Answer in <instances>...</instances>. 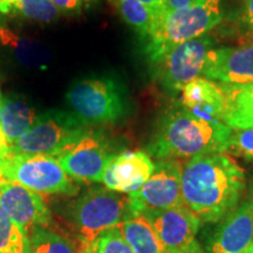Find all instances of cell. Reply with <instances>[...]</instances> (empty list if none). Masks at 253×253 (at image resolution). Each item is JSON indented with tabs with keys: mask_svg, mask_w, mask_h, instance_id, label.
Instances as JSON below:
<instances>
[{
	"mask_svg": "<svg viewBox=\"0 0 253 253\" xmlns=\"http://www.w3.org/2000/svg\"><path fill=\"white\" fill-rule=\"evenodd\" d=\"M214 40L209 34L173 47L153 63L155 77L169 95H178L185 84L202 75V71Z\"/></svg>",
	"mask_w": 253,
	"mask_h": 253,
	"instance_id": "cell-8",
	"label": "cell"
},
{
	"mask_svg": "<svg viewBox=\"0 0 253 253\" xmlns=\"http://www.w3.org/2000/svg\"><path fill=\"white\" fill-rule=\"evenodd\" d=\"M0 207L27 235L36 226L46 227L52 220L39 194L4 177H0Z\"/></svg>",
	"mask_w": 253,
	"mask_h": 253,
	"instance_id": "cell-13",
	"label": "cell"
},
{
	"mask_svg": "<svg viewBox=\"0 0 253 253\" xmlns=\"http://www.w3.org/2000/svg\"><path fill=\"white\" fill-rule=\"evenodd\" d=\"M114 156L106 137L88 129L54 157L74 181L99 183L102 182L104 170Z\"/></svg>",
	"mask_w": 253,
	"mask_h": 253,
	"instance_id": "cell-10",
	"label": "cell"
},
{
	"mask_svg": "<svg viewBox=\"0 0 253 253\" xmlns=\"http://www.w3.org/2000/svg\"><path fill=\"white\" fill-rule=\"evenodd\" d=\"M0 43L7 47L17 61L25 67L45 69L50 60L47 47L30 38L19 36L4 25H0Z\"/></svg>",
	"mask_w": 253,
	"mask_h": 253,
	"instance_id": "cell-18",
	"label": "cell"
},
{
	"mask_svg": "<svg viewBox=\"0 0 253 253\" xmlns=\"http://www.w3.org/2000/svg\"><path fill=\"white\" fill-rule=\"evenodd\" d=\"M0 253H30L28 235L0 207Z\"/></svg>",
	"mask_w": 253,
	"mask_h": 253,
	"instance_id": "cell-23",
	"label": "cell"
},
{
	"mask_svg": "<svg viewBox=\"0 0 253 253\" xmlns=\"http://www.w3.org/2000/svg\"><path fill=\"white\" fill-rule=\"evenodd\" d=\"M17 0H0V13L9 14L13 13V8Z\"/></svg>",
	"mask_w": 253,
	"mask_h": 253,
	"instance_id": "cell-30",
	"label": "cell"
},
{
	"mask_svg": "<svg viewBox=\"0 0 253 253\" xmlns=\"http://www.w3.org/2000/svg\"><path fill=\"white\" fill-rule=\"evenodd\" d=\"M66 101L71 113L86 126L121 121L128 109L126 89L121 82L110 77H90L73 82Z\"/></svg>",
	"mask_w": 253,
	"mask_h": 253,
	"instance_id": "cell-4",
	"label": "cell"
},
{
	"mask_svg": "<svg viewBox=\"0 0 253 253\" xmlns=\"http://www.w3.org/2000/svg\"><path fill=\"white\" fill-rule=\"evenodd\" d=\"M78 253H134V251L126 242L119 225L101 232L89 244L79 246Z\"/></svg>",
	"mask_w": 253,
	"mask_h": 253,
	"instance_id": "cell-24",
	"label": "cell"
},
{
	"mask_svg": "<svg viewBox=\"0 0 253 253\" xmlns=\"http://www.w3.org/2000/svg\"><path fill=\"white\" fill-rule=\"evenodd\" d=\"M154 170L155 162L147 153L125 151L110 161L103 172L102 183L110 191L129 195L140 189Z\"/></svg>",
	"mask_w": 253,
	"mask_h": 253,
	"instance_id": "cell-14",
	"label": "cell"
},
{
	"mask_svg": "<svg viewBox=\"0 0 253 253\" xmlns=\"http://www.w3.org/2000/svg\"><path fill=\"white\" fill-rule=\"evenodd\" d=\"M140 1L153 12V14L155 15V21L168 9L166 0H140Z\"/></svg>",
	"mask_w": 253,
	"mask_h": 253,
	"instance_id": "cell-29",
	"label": "cell"
},
{
	"mask_svg": "<svg viewBox=\"0 0 253 253\" xmlns=\"http://www.w3.org/2000/svg\"><path fill=\"white\" fill-rule=\"evenodd\" d=\"M245 171L225 153L190 158L182 167V202L201 223H219L238 207Z\"/></svg>",
	"mask_w": 253,
	"mask_h": 253,
	"instance_id": "cell-1",
	"label": "cell"
},
{
	"mask_svg": "<svg viewBox=\"0 0 253 253\" xmlns=\"http://www.w3.org/2000/svg\"><path fill=\"white\" fill-rule=\"evenodd\" d=\"M1 177L46 195H77L79 186L49 155H9Z\"/></svg>",
	"mask_w": 253,
	"mask_h": 253,
	"instance_id": "cell-7",
	"label": "cell"
},
{
	"mask_svg": "<svg viewBox=\"0 0 253 253\" xmlns=\"http://www.w3.org/2000/svg\"><path fill=\"white\" fill-rule=\"evenodd\" d=\"M191 0H166L168 9H177L184 7Z\"/></svg>",
	"mask_w": 253,
	"mask_h": 253,
	"instance_id": "cell-31",
	"label": "cell"
},
{
	"mask_svg": "<svg viewBox=\"0 0 253 253\" xmlns=\"http://www.w3.org/2000/svg\"><path fill=\"white\" fill-rule=\"evenodd\" d=\"M131 214L128 195L100 186L88 189L79 196L69 210L79 246L89 244L101 232L119 226Z\"/></svg>",
	"mask_w": 253,
	"mask_h": 253,
	"instance_id": "cell-5",
	"label": "cell"
},
{
	"mask_svg": "<svg viewBox=\"0 0 253 253\" xmlns=\"http://www.w3.org/2000/svg\"><path fill=\"white\" fill-rule=\"evenodd\" d=\"M253 243V203H239L223 218L209 244L210 253H243Z\"/></svg>",
	"mask_w": 253,
	"mask_h": 253,
	"instance_id": "cell-15",
	"label": "cell"
},
{
	"mask_svg": "<svg viewBox=\"0 0 253 253\" xmlns=\"http://www.w3.org/2000/svg\"><path fill=\"white\" fill-rule=\"evenodd\" d=\"M34 107L20 95L2 96L0 102V129L9 144L24 135L38 120Z\"/></svg>",
	"mask_w": 253,
	"mask_h": 253,
	"instance_id": "cell-17",
	"label": "cell"
},
{
	"mask_svg": "<svg viewBox=\"0 0 253 253\" xmlns=\"http://www.w3.org/2000/svg\"><path fill=\"white\" fill-rule=\"evenodd\" d=\"M53 5L59 9L60 13H79L81 11L82 4L81 0H50Z\"/></svg>",
	"mask_w": 253,
	"mask_h": 253,
	"instance_id": "cell-28",
	"label": "cell"
},
{
	"mask_svg": "<svg viewBox=\"0 0 253 253\" xmlns=\"http://www.w3.org/2000/svg\"><path fill=\"white\" fill-rule=\"evenodd\" d=\"M81 1H82V4H84V6H89L91 2L94 1V0H81Z\"/></svg>",
	"mask_w": 253,
	"mask_h": 253,
	"instance_id": "cell-34",
	"label": "cell"
},
{
	"mask_svg": "<svg viewBox=\"0 0 253 253\" xmlns=\"http://www.w3.org/2000/svg\"><path fill=\"white\" fill-rule=\"evenodd\" d=\"M243 253H253V243H252V244H251V245H250V246H249V248H248V249H246V250H245V251H244V252H243Z\"/></svg>",
	"mask_w": 253,
	"mask_h": 253,
	"instance_id": "cell-33",
	"label": "cell"
},
{
	"mask_svg": "<svg viewBox=\"0 0 253 253\" xmlns=\"http://www.w3.org/2000/svg\"><path fill=\"white\" fill-rule=\"evenodd\" d=\"M142 214L151 221L168 253H205L197 240L202 223L184 205Z\"/></svg>",
	"mask_w": 253,
	"mask_h": 253,
	"instance_id": "cell-11",
	"label": "cell"
},
{
	"mask_svg": "<svg viewBox=\"0 0 253 253\" xmlns=\"http://www.w3.org/2000/svg\"><path fill=\"white\" fill-rule=\"evenodd\" d=\"M1 100H2V95H1V91H0V102H1Z\"/></svg>",
	"mask_w": 253,
	"mask_h": 253,
	"instance_id": "cell-36",
	"label": "cell"
},
{
	"mask_svg": "<svg viewBox=\"0 0 253 253\" xmlns=\"http://www.w3.org/2000/svg\"><path fill=\"white\" fill-rule=\"evenodd\" d=\"M30 253H78V249L65 237L43 226L28 233Z\"/></svg>",
	"mask_w": 253,
	"mask_h": 253,
	"instance_id": "cell-22",
	"label": "cell"
},
{
	"mask_svg": "<svg viewBox=\"0 0 253 253\" xmlns=\"http://www.w3.org/2000/svg\"><path fill=\"white\" fill-rule=\"evenodd\" d=\"M231 135L232 129L225 123L208 121L182 107L161 119L148 151L160 161L225 153Z\"/></svg>",
	"mask_w": 253,
	"mask_h": 253,
	"instance_id": "cell-2",
	"label": "cell"
},
{
	"mask_svg": "<svg viewBox=\"0 0 253 253\" xmlns=\"http://www.w3.org/2000/svg\"><path fill=\"white\" fill-rule=\"evenodd\" d=\"M13 13L41 24L53 23L60 17V11L50 0H17Z\"/></svg>",
	"mask_w": 253,
	"mask_h": 253,
	"instance_id": "cell-25",
	"label": "cell"
},
{
	"mask_svg": "<svg viewBox=\"0 0 253 253\" xmlns=\"http://www.w3.org/2000/svg\"><path fill=\"white\" fill-rule=\"evenodd\" d=\"M179 95L183 108L208 121L223 122L226 96L219 84L199 77L185 84Z\"/></svg>",
	"mask_w": 253,
	"mask_h": 253,
	"instance_id": "cell-16",
	"label": "cell"
},
{
	"mask_svg": "<svg viewBox=\"0 0 253 253\" xmlns=\"http://www.w3.org/2000/svg\"><path fill=\"white\" fill-rule=\"evenodd\" d=\"M119 14L142 38L148 39L153 32L155 15L140 0H110Z\"/></svg>",
	"mask_w": 253,
	"mask_h": 253,
	"instance_id": "cell-21",
	"label": "cell"
},
{
	"mask_svg": "<svg viewBox=\"0 0 253 253\" xmlns=\"http://www.w3.org/2000/svg\"><path fill=\"white\" fill-rule=\"evenodd\" d=\"M221 87L226 96V110L223 123L232 130L253 126V84Z\"/></svg>",
	"mask_w": 253,
	"mask_h": 253,
	"instance_id": "cell-20",
	"label": "cell"
},
{
	"mask_svg": "<svg viewBox=\"0 0 253 253\" xmlns=\"http://www.w3.org/2000/svg\"><path fill=\"white\" fill-rule=\"evenodd\" d=\"M182 164L176 160H161L147 182L128 195L131 213L162 211L183 205Z\"/></svg>",
	"mask_w": 253,
	"mask_h": 253,
	"instance_id": "cell-9",
	"label": "cell"
},
{
	"mask_svg": "<svg viewBox=\"0 0 253 253\" xmlns=\"http://www.w3.org/2000/svg\"><path fill=\"white\" fill-rule=\"evenodd\" d=\"M202 75L221 86L253 84V42L210 50Z\"/></svg>",
	"mask_w": 253,
	"mask_h": 253,
	"instance_id": "cell-12",
	"label": "cell"
},
{
	"mask_svg": "<svg viewBox=\"0 0 253 253\" xmlns=\"http://www.w3.org/2000/svg\"><path fill=\"white\" fill-rule=\"evenodd\" d=\"M223 18L221 0H191L184 7L167 9L155 21L145 54L151 65L173 47L205 36Z\"/></svg>",
	"mask_w": 253,
	"mask_h": 253,
	"instance_id": "cell-3",
	"label": "cell"
},
{
	"mask_svg": "<svg viewBox=\"0 0 253 253\" xmlns=\"http://www.w3.org/2000/svg\"><path fill=\"white\" fill-rule=\"evenodd\" d=\"M249 198L251 199L252 203H253V183H252V188H251V195H250V197H249Z\"/></svg>",
	"mask_w": 253,
	"mask_h": 253,
	"instance_id": "cell-35",
	"label": "cell"
},
{
	"mask_svg": "<svg viewBox=\"0 0 253 253\" xmlns=\"http://www.w3.org/2000/svg\"><path fill=\"white\" fill-rule=\"evenodd\" d=\"M88 130L73 113L53 109L42 113L28 130L9 144L11 155L56 156Z\"/></svg>",
	"mask_w": 253,
	"mask_h": 253,
	"instance_id": "cell-6",
	"label": "cell"
},
{
	"mask_svg": "<svg viewBox=\"0 0 253 253\" xmlns=\"http://www.w3.org/2000/svg\"><path fill=\"white\" fill-rule=\"evenodd\" d=\"M238 19L245 30L253 33V0H245L238 13Z\"/></svg>",
	"mask_w": 253,
	"mask_h": 253,
	"instance_id": "cell-27",
	"label": "cell"
},
{
	"mask_svg": "<svg viewBox=\"0 0 253 253\" xmlns=\"http://www.w3.org/2000/svg\"><path fill=\"white\" fill-rule=\"evenodd\" d=\"M6 160L7 158L2 156V155H0V177H1V172H2V167H4V164L6 162Z\"/></svg>",
	"mask_w": 253,
	"mask_h": 253,
	"instance_id": "cell-32",
	"label": "cell"
},
{
	"mask_svg": "<svg viewBox=\"0 0 253 253\" xmlns=\"http://www.w3.org/2000/svg\"><path fill=\"white\" fill-rule=\"evenodd\" d=\"M226 153L253 162V126L232 130Z\"/></svg>",
	"mask_w": 253,
	"mask_h": 253,
	"instance_id": "cell-26",
	"label": "cell"
},
{
	"mask_svg": "<svg viewBox=\"0 0 253 253\" xmlns=\"http://www.w3.org/2000/svg\"><path fill=\"white\" fill-rule=\"evenodd\" d=\"M126 242L134 253H168L156 230L142 213H132L120 224Z\"/></svg>",
	"mask_w": 253,
	"mask_h": 253,
	"instance_id": "cell-19",
	"label": "cell"
}]
</instances>
